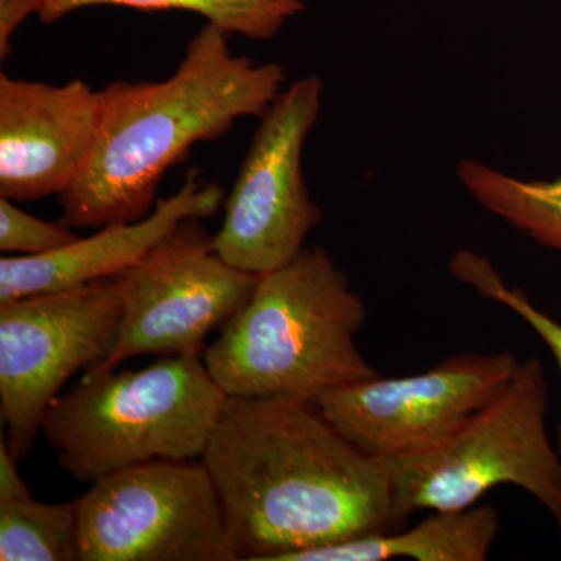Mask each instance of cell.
Segmentation results:
<instances>
[{"label":"cell","mask_w":561,"mask_h":561,"mask_svg":"<svg viewBox=\"0 0 561 561\" xmlns=\"http://www.w3.org/2000/svg\"><path fill=\"white\" fill-rule=\"evenodd\" d=\"M239 560L397 530L389 472L313 402L228 398L202 456Z\"/></svg>","instance_id":"1"},{"label":"cell","mask_w":561,"mask_h":561,"mask_svg":"<svg viewBox=\"0 0 561 561\" xmlns=\"http://www.w3.org/2000/svg\"><path fill=\"white\" fill-rule=\"evenodd\" d=\"M284 80L278 62L232 54L227 33L206 24L169 79L108 84L90 164L60 195L62 224L103 228L149 216L164 173L195 144L261 117Z\"/></svg>","instance_id":"2"},{"label":"cell","mask_w":561,"mask_h":561,"mask_svg":"<svg viewBox=\"0 0 561 561\" xmlns=\"http://www.w3.org/2000/svg\"><path fill=\"white\" fill-rule=\"evenodd\" d=\"M365 320L367 306L330 254L302 249L257 278L203 362L228 398L316 402L379 375L357 346Z\"/></svg>","instance_id":"3"},{"label":"cell","mask_w":561,"mask_h":561,"mask_svg":"<svg viewBox=\"0 0 561 561\" xmlns=\"http://www.w3.org/2000/svg\"><path fill=\"white\" fill-rule=\"evenodd\" d=\"M228 397L198 354L140 370L84 373L44 413L41 434L61 470L94 483L154 460L202 459Z\"/></svg>","instance_id":"4"},{"label":"cell","mask_w":561,"mask_h":561,"mask_svg":"<svg viewBox=\"0 0 561 561\" xmlns=\"http://www.w3.org/2000/svg\"><path fill=\"white\" fill-rule=\"evenodd\" d=\"M549 389L540 359L519 362L508 386L445 440L379 459L398 522L415 511H465L500 485H515L551 513L561 537V456L546 427Z\"/></svg>","instance_id":"5"},{"label":"cell","mask_w":561,"mask_h":561,"mask_svg":"<svg viewBox=\"0 0 561 561\" xmlns=\"http://www.w3.org/2000/svg\"><path fill=\"white\" fill-rule=\"evenodd\" d=\"M79 501L80 561H236L205 465L154 460L114 472Z\"/></svg>","instance_id":"6"},{"label":"cell","mask_w":561,"mask_h":561,"mask_svg":"<svg viewBox=\"0 0 561 561\" xmlns=\"http://www.w3.org/2000/svg\"><path fill=\"white\" fill-rule=\"evenodd\" d=\"M122 313L117 276L0 302V415L18 460L31 453L62 386L110 356Z\"/></svg>","instance_id":"7"},{"label":"cell","mask_w":561,"mask_h":561,"mask_svg":"<svg viewBox=\"0 0 561 561\" xmlns=\"http://www.w3.org/2000/svg\"><path fill=\"white\" fill-rule=\"evenodd\" d=\"M323 81L305 77L279 92L225 198L214 250L232 267L261 276L289 264L320 224L302 175V149L321 108Z\"/></svg>","instance_id":"8"},{"label":"cell","mask_w":561,"mask_h":561,"mask_svg":"<svg viewBox=\"0 0 561 561\" xmlns=\"http://www.w3.org/2000/svg\"><path fill=\"white\" fill-rule=\"evenodd\" d=\"M201 220L187 219L121 275L122 324L108 357L84 373L116 370L133 357L201 354L209 332L250 300L260 276L214 250Z\"/></svg>","instance_id":"9"},{"label":"cell","mask_w":561,"mask_h":561,"mask_svg":"<svg viewBox=\"0 0 561 561\" xmlns=\"http://www.w3.org/2000/svg\"><path fill=\"white\" fill-rule=\"evenodd\" d=\"M518 365L508 351L454 354L420 375H378L328 391L313 404L368 456H411L459 430L508 386Z\"/></svg>","instance_id":"10"},{"label":"cell","mask_w":561,"mask_h":561,"mask_svg":"<svg viewBox=\"0 0 561 561\" xmlns=\"http://www.w3.org/2000/svg\"><path fill=\"white\" fill-rule=\"evenodd\" d=\"M102 91L77 79L62 87L0 73V197L65 194L98 146Z\"/></svg>","instance_id":"11"},{"label":"cell","mask_w":561,"mask_h":561,"mask_svg":"<svg viewBox=\"0 0 561 561\" xmlns=\"http://www.w3.org/2000/svg\"><path fill=\"white\" fill-rule=\"evenodd\" d=\"M224 202L225 192L219 184H202L198 172L191 169L180 190L158 202L142 219L106 225L90 238H79L43 256H3L0 302L114 278L142 260L184 220L208 219Z\"/></svg>","instance_id":"12"},{"label":"cell","mask_w":561,"mask_h":561,"mask_svg":"<svg viewBox=\"0 0 561 561\" xmlns=\"http://www.w3.org/2000/svg\"><path fill=\"white\" fill-rule=\"evenodd\" d=\"M500 527L496 508L472 505L465 511L434 512L409 530L365 535L291 553L286 561H483L493 548Z\"/></svg>","instance_id":"13"},{"label":"cell","mask_w":561,"mask_h":561,"mask_svg":"<svg viewBox=\"0 0 561 561\" xmlns=\"http://www.w3.org/2000/svg\"><path fill=\"white\" fill-rule=\"evenodd\" d=\"M459 176L483 208L541 245L561 251V179L524 181L476 161L460 162Z\"/></svg>","instance_id":"14"},{"label":"cell","mask_w":561,"mask_h":561,"mask_svg":"<svg viewBox=\"0 0 561 561\" xmlns=\"http://www.w3.org/2000/svg\"><path fill=\"white\" fill-rule=\"evenodd\" d=\"M127 7L140 11H187L201 14L228 36L272 39L289 18L305 9L302 0H43L38 13L44 24L88 7Z\"/></svg>","instance_id":"15"},{"label":"cell","mask_w":561,"mask_h":561,"mask_svg":"<svg viewBox=\"0 0 561 561\" xmlns=\"http://www.w3.org/2000/svg\"><path fill=\"white\" fill-rule=\"evenodd\" d=\"M0 560L80 561L79 501H0Z\"/></svg>","instance_id":"16"},{"label":"cell","mask_w":561,"mask_h":561,"mask_svg":"<svg viewBox=\"0 0 561 561\" xmlns=\"http://www.w3.org/2000/svg\"><path fill=\"white\" fill-rule=\"evenodd\" d=\"M451 272L461 283L474 287L482 297L501 302L516 316L522 317L551 350L561 373V324L559 321L538 309L523 290L505 286L493 265L485 257L479 256L472 251L457 253L451 261ZM559 453L561 456V423L559 426Z\"/></svg>","instance_id":"17"},{"label":"cell","mask_w":561,"mask_h":561,"mask_svg":"<svg viewBox=\"0 0 561 561\" xmlns=\"http://www.w3.org/2000/svg\"><path fill=\"white\" fill-rule=\"evenodd\" d=\"M79 236L68 225L36 219L0 197V251L18 256H43L65 249Z\"/></svg>","instance_id":"18"},{"label":"cell","mask_w":561,"mask_h":561,"mask_svg":"<svg viewBox=\"0 0 561 561\" xmlns=\"http://www.w3.org/2000/svg\"><path fill=\"white\" fill-rule=\"evenodd\" d=\"M43 0H0V58L11 54V38L32 13H39Z\"/></svg>","instance_id":"19"},{"label":"cell","mask_w":561,"mask_h":561,"mask_svg":"<svg viewBox=\"0 0 561 561\" xmlns=\"http://www.w3.org/2000/svg\"><path fill=\"white\" fill-rule=\"evenodd\" d=\"M18 460L10 453L5 438L0 440V501L18 500V497L32 496V491L22 481L18 471Z\"/></svg>","instance_id":"20"}]
</instances>
